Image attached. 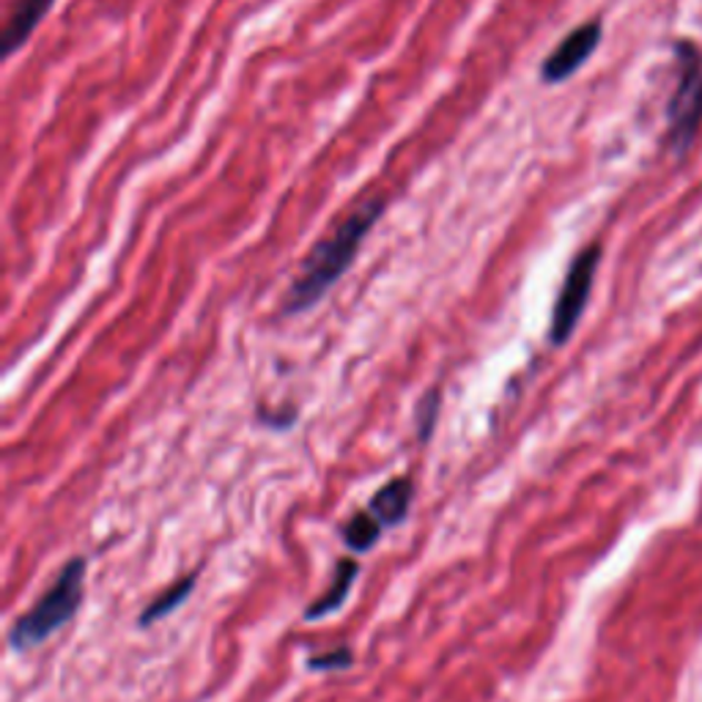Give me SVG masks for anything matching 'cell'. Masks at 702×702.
Masks as SVG:
<instances>
[{"mask_svg":"<svg viewBox=\"0 0 702 702\" xmlns=\"http://www.w3.org/2000/svg\"><path fill=\"white\" fill-rule=\"evenodd\" d=\"M387 198L370 196L363 204H357L338 226L324 239H318L299 264L291 286H288L286 299H283V313L286 316H299V313L316 308L329 288L340 280L354 261H357L363 241L374 231L376 223L385 217Z\"/></svg>","mask_w":702,"mask_h":702,"instance_id":"6da1fadb","label":"cell"},{"mask_svg":"<svg viewBox=\"0 0 702 702\" xmlns=\"http://www.w3.org/2000/svg\"><path fill=\"white\" fill-rule=\"evenodd\" d=\"M82 585H86V557H72L63 563L61 574L26 615H20L9 629V647L14 653H28L50 640L63 629L82 604Z\"/></svg>","mask_w":702,"mask_h":702,"instance_id":"7a4b0ae2","label":"cell"},{"mask_svg":"<svg viewBox=\"0 0 702 702\" xmlns=\"http://www.w3.org/2000/svg\"><path fill=\"white\" fill-rule=\"evenodd\" d=\"M601 253L599 241L593 245L582 247L576 253V258L571 261L568 273H565L563 286H560L557 299H554V310H552V327H548V340L554 346H565L571 340V335L576 333L582 322V313L587 310L590 303V291H593L595 273L601 267Z\"/></svg>","mask_w":702,"mask_h":702,"instance_id":"3957f363","label":"cell"},{"mask_svg":"<svg viewBox=\"0 0 702 702\" xmlns=\"http://www.w3.org/2000/svg\"><path fill=\"white\" fill-rule=\"evenodd\" d=\"M678 61L683 63V75L678 80L675 93L666 116H670V146L675 155L692 149L702 127V75H700V52L694 45L678 47Z\"/></svg>","mask_w":702,"mask_h":702,"instance_id":"277c9868","label":"cell"},{"mask_svg":"<svg viewBox=\"0 0 702 702\" xmlns=\"http://www.w3.org/2000/svg\"><path fill=\"white\" fill-rule=\"evenodd\" d=\"M601 39H604V26H601L599 17L576 26L574 31L565 33V39L544 58V63H541V80H544L546 86H557V82L574 78L590 58H593V52L599 50Z\"/></svg>","mask_w":702,"mask_h":702,"instance_id":"5b68a950","label":"cell"},{"mask_svg":"<svg viewBox=\"0 0 702 702\" xmlns=\"http://www.w3.org/2000/svg\"><path fill=\"white\" fill-rule=\"evenodd\" d=\"M412 500H415V483L412 477H393L379 492L370 497L368 511L382 522V527H398L409 516Z\"/></svg>","mask_w":702,"mask_h":702,"instance_id":"8992f818","label":"cell"},{"mask_svg":"<svg viewBox=\"0 0 702 702\" xmlns=\"http://www.w3.org/2000/svg\"><path fill=\"white\" fill-rule=\"evenodd\" d=\"M56 0H14L11 6L9 22L3 28V58H11L37 31L39 22L45 20L47 11Z\"/></svg>","mask_w":702,"mask_h":702,"instance_id":"52a82bcc","label":"cell"},{"mask_svg":"<svg viewBox=\"0 0 702 702\" xmlns=\"http://www.w3.org/2000/svg\"><path fill=\"white\" fill-rule=\"evenodd\" d=\"M359 576V563L354 557H340L338 563H335V574H333V582H329V587L324 590L322 595H318L313 604L305 606V621H322V617L333 615V612H338L340 606L346 604V599H349L354 582H357Z\"/></svg>","mask_w":702,"mask_h":702,"instance_id":"ba28073f","label":"cell"},{"mask_svg":"<svg viewBox=\"0 0 702 702\" xmlns=\"http://www.w3.org/2000/svg\"><path fill=\"white\" fill-rule=\"evenodd\" d=\"M196 582H198V571H190V574H185V576H179L176 582H170V585L165 590H159L155 599H151L149 604L144 606V612H140V617H138L140 629L165 621L170 612L179 610V606L185 604L187 599H190Z\"/></svg>","mask_w":702,"mask_h":702,"instance_id":"9c48e42d","label":"cell"},{"mask_svg":"<svg viewBox=\"0 0 702 702\" xmlns=\"http://www.w3.org/2000/svg\"><path fill=\"white\" fill-rule=\"evenodd\" d=\"M382 530L385 527H382L379 518L365 507V511L354 513L349 522L340 527V538H344L346 548H352V552H368V548L379 544Z\"/></svg>","mask_w":702,"mask_h":702,"instance_id":"30bf717a","label":"cell"},{"mask_svg":"<svg viewBox=\"0 0 702 702\" xmlns=\"http://www.w3.org/2000/svg\"><path fill=\"white\" fill-rule=\"evenodd\" d=\"M439 412H442V387H431V390H426V395L417 401V409H415L417 436H421V442H428L431 436H434Z\"/></svg>","mask_w":702,"mask_h":702,"instance_id":"8fae6325","label":"cell"},{"mask_svg":"<svg viewBox=\"0 0 702 702\" xmlns=\"http://www.w3.org/2000/svg\"><path fill=\"white\" fill-rule=\"evenodd\" d=\"M354 664V653L349 645H340L335 651H324V653H313L308 659V670L313 672H338V670H349Z\"/></svg>","mask_w":702,"mask_h":702,"instance_id":"7c38bea8","label":"cell"},{"mask_svg":"<svg viewBox=\"0 0 702 702\" xmlns=\"http://www.w3.org/2000/svg\"><path fill=\"white\" fill-rule=\"evenodd\" d=\"M258 421H261L264 426L283 431V428L291 426L294 421H297V412H294V409H288V412H286V409L273 412V409H269V406H261V409H258Z\"/></svg>","mask_w":702,"mask_h":702,"instance_id":"4fadbf2b","label":"cell"}]
</instances>
